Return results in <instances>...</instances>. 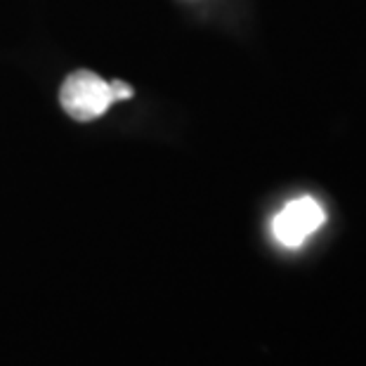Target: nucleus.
<instances>
[{"label": "nucleus", "mask_w": 366, "mask_h": 366, "mask_svg": "<svg viewBox=\"0 0 366 366\" xmlns=\"http://www.w3.org/2000/svg\"><path fill=\"white\" fill-rule=\"evenodd\" d=\"M59 102L76 121H95L114 104L109 81L95 71H74L66 76L59 90Z\"/></svg>", "instance_id": "f257e3e1"}, {"label": "nucleus", "mask_w": 366, "mask_h": 366, "mask_svg": "<svg viewBox=\"0 0 366 366\" xmlns=\"http://www.w3.org/2000/svg\"><path fill=\"white\" fill-rule=\"evenodd\" d=\"M324 220H326L324 208L319 206L315 199L302 197V199L291 201V204L274 217L272 229H274V237L279 239V244L295 248L312 234V232L322 227Z\"/></svg>", "instance_id": "f03ea898"}, {"label": "nucleus", "mask_w": 366, "mask_h": 366, "mask_svg": "<svg viewBox=\"0 0 366 366\" xmlns=\"http://www.w3.org/2000/svg\"><path fill=\"white\" fill-rule=\"evenodd\" d=\"M109 90H112V99L114 102H123V99H130L132 97V85L126 83V81H109Z\"/></svg>", "instance_id": "7ed1b4c3"}]
</instances>
